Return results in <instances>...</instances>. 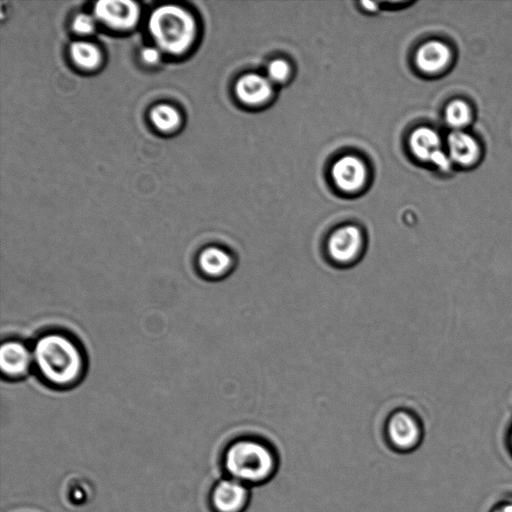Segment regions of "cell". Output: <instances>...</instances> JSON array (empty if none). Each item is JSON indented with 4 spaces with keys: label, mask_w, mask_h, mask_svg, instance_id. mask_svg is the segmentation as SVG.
Here are the masks:
<instances>
[{
    "label": "cell",
    "mask_w": 512,
    "mask_h": 512,
    "mask_svg": "<svg viewBox=\"0 0 512 512\" xmlns=\"http://www.w3.org/2000/svg\"><path fill=\"white\" fill-rule=\"evenodd\" d=\"M33 359L41 375L51 384L75 383L83 371V358L77 345L61 334H47L36 342Z\"/></svg>",
    "instance_id": "1"
},
{
    "label": "cell",
    "mask_w": 512,
    "mask_h": 512,
    "mask_svg": "<svg viewBox=\"0 0 512 512\" xmlns=\"http://www.w3.org/2000/svg\"><path fill=\"white\" fill-rule=\"evenodd\" d=\"M223 464L233 479L246 485L270 479L276 470V457L265 443L250 438L236 440L225 450Z\"/></svg>",
    "instance_id": "2"
},
{
    "label": "cell",
    "mask_w": 512,
    "mask_h": 512,
    "mask_svg": "<svg viewBox=\"0 0 512 512\" xmlns=\"http://www.w3.org/2000/svg\"><path fill=\"white\" fill-rule=\"evenodd\" d=\"M148 28L158 47L174 55L186 52L196 34L193 17L175 5H163L155 9L150 15Z\"/></svg>",
    "instance_id": "3"
},
{
    "label": "cell",
    "mask_w": 512,
    "mask_h": 512,
    "mask_svg": "<svg viewBox=\"0 0 512 512\" xmlns=\"http://www.w3.org/2000/svg\"><path fill=\"white\" fill-rule=\"evenodd\" d=\"M363 234L356 225L348 224L335 229L327 240V253L336 264L354 262L363 250Z\"/></svg>",
    "instance_id": "4"
},
{
    "label": "cell",
    "mask_w": 512,
    "mask_h": 512,
    "mask_svg": "<svg viewBox=\"0 0 512 512\" xmlns=\"http://www.w3.org/2000/svg\"><path fill=\"white\" fill-rule=\"evenodd\" d=\"M409 147L417 159L430 162L443 171L450 168L449 156L443 151L441 138L434 129L430 127L415 129L410 135Z\"/></svg>",
    "instance_id": "5"
},
{
    "label": "cell",
    "mask_w": 512,
    "mask_h": 512,
    "mask_svg": "<svg viewBox=\"0 0 512 512\" xmlns=\"http://www.w3.org/2000/svg\"><path fill=\"white\" fill-rule=\"evenodd\" d=\"M248 500L247 485L231 477L218 481L210 494V503L215 512H242Z\"/></svg>",
    "instance_id": "6"
},
{
    "label": "cell",
    "mask_w": 512,
    "mask_h": 512,
    "mask_svg": "<svg viewBox=\"0 0 512 512\" xmlns=\"http://www.w3.org/2000/svg\"><path fill=\"white\" fill-rule=\"evenodd\" d=\"M95 16L115 29L132 28L139 17V8L135 2L122 0L98 1L94 7Z\"/></svg>",
    "instance_id": "7"
},
{
    "label": "cell",
    "mask_w": 512,
    "mask_h": 512,
    "mask_svg": "<svg viewBox=\"0 0 512 512\" xmlns=\"http://www.w3.org/2000/svg\"><path fill=\"white\" fill-rule=\"evenodd\" d=\"M335 185L346 193H355L363 188L367 180V168L358 157L346 155L338 159L331 170Z\"/></svg>",
    "instance_id": "8"
},
{
    "label": "cell",
    "mask_w": 512,
    "mask_h": 512,
    "mask_svg": "<svg viewBox=\"0 0 512 512\" xmlns=\"http://www.w3.org/2000/svg\"><path fill=\"white\" fill-rule=\"evenodd\" d=\"M386 432L392 446L399 450L412 449L420 438V427L416 419L405 411H397L390 416Z\"/></svg>",
    "instance_id": "9"
},
{
    "label": "cell",
    "mask_w": 512,
    "mask_h": 512,
    "mask_svg": "<svg viewBox=\"0 0 512 512\" xmlns=\"http://www.w3.org/2000/svg\"><path fill=\"white\" fill-rule=\"evenodd\" d=\"M237 98L249 106H257L266 103L273 94V83L267 78L256 73L245 74L235 84Z\"/></svg>",
    "instance_id": "10"
},
{
    "label": "cell",
    "mask_w": 512,
    "mask_h": 512,
    "mask_svg": "<svg viewBox=\"0 0 512 512\" xmlns=\"http://www.w3.org/2000/svg\"><path fill=\"white\" fill-rule=\"evenodd\" d=\"M447 148L450 161L462 167L473 165L481 153L478 141L463 130H453L448 134Z\"/></svg>",
    "instance_id": "11"
},
{
    "label": "cell",
    "mask_w": 512,
    "mask_h": 512,
    "mask_svg": "<svg viewBox=\"0 0 512 512\" xmlns=\"http://www.w3.org/2000/svg\"><path fill=\"white\" fill-rule=\"evenodd\" d=\"M451 60L449 46L439 40H430L422 44L416 52L417 68L427 74L443 71Z\"/></svg>",
    "instance_id": "12"
},
{
    "label": "cell",
    "mask_w": 512,
    "mask_h": 512,
    "mask_svg": "<svg viewBox=\"0 0 512 512\" xmlns=\"http://www.w3.org/2000/svg\"><path fill=\"white\" fill-rule=\"evenodd\" d=\"M32 359L33 354L21 342L8 341L1 346V369L9 377H19L26 374Z\"/></svg>",
    "instance_id": "13"
},
{
    "label": "cell",
    "mask_w": 512,
    "mask_h": 512,
    "mask_svg": "<svg viewBox=\"0 0 512 512\" xmlns=\"http://www.w3.org/2000/svg\"><path fill=\"white\" fill-rule=\"evenodd\" d=\"M232 257L223 248L209 246L204 248L198 257L200 270L209 277L224 276L232 268Z\"/></svg>",
    "instance_id": "14"
},
{
    "label": "cell",
    "mask_w": 512,
    "mask_h": 512,
    "mask_svg": "<svg viewBox=\"0 0 512 512\" xmlns=\"http://www.w3.org/2000/svg\"><path fill=\"white\" fill-rule=\"evenodd\" d=\"M472 109L470 105L462 100L450 101L444 111L445 122L454 130H462L472 120Z\"/></svg>",
    "instance_id": "15"
},
{
    "label": "cell",
    "mask_w": 512,
    "mask_h": 512,
    "mask_svg": "<svg viewBox=\"0 0 512 512\" xmlns=\"http://www.w3.org/2000/svg\"><path fill=\"white\" fill-rule=\"evenodd\" d=\"M70 54L73 61L84 69L96 68L102 58L95 45L84 41L74 42L70 47Z\"/></svg>",
    "instance_id": "16"
},
{
    "label": "cell",
    "mask_w": 512,
    "mask_h": 512,
    "mask_svg": "<svg viewBox=\"0 0 512 512\" xmlns=\"http://www.w3.org/2000/svg\"><path fill=\"white\" fill-rule=\"evenodd\" d=\"M151 121L153 124L162 131H169L178 126L180 122V115L178 111L166 104L155 106L151 110Z\"/></svg>",
    "instance_id": "17"
},
{
    "label": "cell",
    "mask_w": 512,
    "mask_h": 512,
    "mask_svg": "<svg viewBox=\"0 0 512 512\" xmlns=\"http://www.w3.org/2000/svg\"><path fill=\"white\" fill-rule=\"evenodd\" d=\"M290 75V65L284 59H275L267 67V78L272 83L285 82Z\"/></svg>",
    "instance_id": "18"
},
{
    "label": "cell",
    "mask_w": 512,
    "mask_h": 512,
    "mask_svg": "<svg viewBox=\"0 0 512 512\" xmlns=\"http://www.w3.org/2000/svg\"><path fill=\"white\" fill-rule=\"evenodd\" d=\"M94 28V19L88 14H79L73 21V29L79 34H90Z\"/></svg>",
    "instance_id": "19"
},
{
    "label": "cell",
    "mask_w": 512,
    "mask_h": 512,
    "mask_svg": "<svg viewBox=\"0 0 512 512\" xmlns=\"http://www.w3.org/2000/svg\"><path fill=\"white\" fill-rule=\"evenodd\" d=\"M142 59L149 64H154L159 59V51L156 48L148 47L142 50Z\"/></svg>",
    "instance_id": "20"
},
{
    "label": "cell",
    "mask_w": 512,
    "mask_h": 512,
    "mask_svg": "<svg viewBox=\"0 0 512 512\" xmlns=\"http://www.w3.org/2000/svg\"><path fill=\"white\" fill-rule=\"evenodd\" d=\"M496 512H512V504L499 508Z\"/></svg>",
    "instance_id": "21"
}]
</instances>
